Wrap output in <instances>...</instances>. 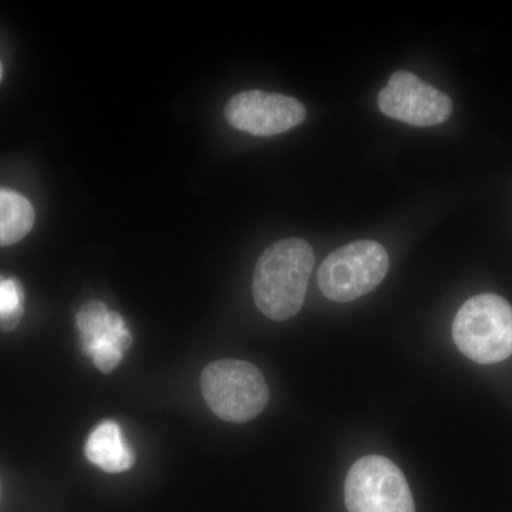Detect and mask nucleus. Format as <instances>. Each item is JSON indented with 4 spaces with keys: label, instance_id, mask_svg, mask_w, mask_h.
<instances>
[{
    "label": "nucleus",
    "instance_id": "1",
    "mask_svg": "<svg viewBox=\"0 0 512 512\" xmlns=\"http://www.w3.org/2000/svg\"><path fill=\"white\" fill-rule=\"evenodd\" d=\"M315 254L308 242L282 239L259 256L252 282V295L266 318L284 322L301 311L308 289Z\"/></svg>",
    "mask_w": 512,
    "mask_h": 512
},
{
    "label": "nucleus",
    "instance_id": "2",
    "mask_svg": "<svg viewBox=\"0 0 512 512\" xmlns=\"http://www.w3.org/2000/svg\"><path fill=\"white\" fill-rule=\"evenodd\" d=\"M453 338L464 356L481 365L507 359L512 355V306L494 293L468 299L454 319Z\"/></svg>",
    "mask_w": 512,
    "mask_h": 512
},
{
    "label": "nucleus",
    "instance_id": "3",
    "mask_svg": "<svg viewBox=\"0 0 512 512\" xmlns=\"http://www.w3.org/2000/svg\"><path fill=\"white\" fill-rule=\"evenodd\" d=\"M205 402L220 419L247 423L264 412L269 387L258 367L244 360L212 362L201 375Z\"/></svg>",
    "mask_w": 512,
    "mask_h": 512
},
{
    "label": "nucleus",
    "instance_id": "4",
    "mask_svg": "<svg viewBox=\"0 0 512 512\" xmlns=\"http://www.w3.org/2000/svg\"><path fill=\"white\" fill-rule=\"evenodd\" d=\"M389 272V255L379 242L356 241L340 247L322 262L319 288L333 302L362 298L382 284Z\"/></svg>",
    "mask_w": 512,
    "mask_h": 512
},
{
    "label": "nucleus",
    "instance_id": "5",
    "mask_svg": "<svg viewBox=\"0 0 512 512\" xmlns=\"http://www.w3.org/2000/svg\"><path fill=\"white\" fill-rule=\"evenodd\" d=\"M345 503L349 512H416L402 470L382 456L353 464L345 481Z\"/></svg>",
    "mask_w": 512,
    "mask_h": 512
},
{
    "label": "nucleus",
    "instance_id": "6",
    "mask_svg": "<svg viewBox=\"0 0 512 512\" xmlns=\"http://www.w3.org/2000/svg\"><path fill=\"white\" fill-rule=\"evenodd\" d=\"M377 104L384 116L414 127L437 126L453 111V101L446 93L404 70L392 74L380 90Z\"/></svg>",
    "mask_w": 512,
    "mask_h": 512
},
{
    "label": "nucleus",
    "instance_id": "7",
    "mask_svg": "<svg viewBox=\"0 0 512 512\" xmlns=\"http://www.w3.org/2000/svg\"><path fill=\"white\" fill-rule=\"evenodd\" d=\"M225 117L237 130L252 136L268 137L299 126L306 119V109L293 97L251 90L228 101Z\"/></svg>",
    "mask_w": 512,
    "mask_h": 512
},
{
    "label": "nucleus",
    "instance_id": "8",
    "mask_svg": "<svg viewBox=\"0 0 512 512\" xmlns=\"http://www.w3.org/2000/svg\"><path fill=\"white\" fill-rule=\"evenodd\" d=\"M76 322L84 352L92 357L94 366L103 373L117 369L133 343L126 320L110 312L104 303L93 301L80 308Z\"/></svg>",
    "mask_w": 512,
    "mask_h": 512
},
{
    "label": "nucleus",
    "instance_id": "9",
    "mask_svg": "<svg viewBox=\"0 0 512 512\" xmlns=\"http://www.w3.org/2000/svg\"><path fill=\"white\" fill-rule=\"evenodd\" d=\"M87 460L106 473H124L134 466V453L116 421L104 420L94 427L84 447Z\"/></svg>",
    "mask_w": 512,
    "mask_h": 512
},
{
    "label": "nucleus",
    "instance_id": "10",
    "mask_svg": "<svg viewBox=\"0 0 512 512\" xmlns=\"http://www.w3.org/2000/svg\"><path fill=\"white\" fill-rule=\"evenodd\" d=\"M35 224V211L23 195L0 188V247L16 244Z\"/></svg>",
    "mask_w": 512,
    "mask_h": 512
},
{
    "label": "nucleus",
    "instance_id": "11",
    "mask_svg": "<svg viewBox=\"0 0 512 512\" xmlns=\"http://www.w3.org/2000/svg\"><path fill=\"white\" fill-rule=\"evenodd\" d=\"M23 315V289L16 279L0 275V329L13 330Z\"/></svg>",
    "mask_w": 512,
    "mask_h": 512
},
{
    "label": "nucleus",
    "instance_id": "12",
    "mask_svg": "<svg viewBox=\"0 0 512 512\" xmlns=\"http://www.w3.org/2000/svg\"><path fill=\"white\" fill-rule=\"evenodd\" d=\"M2 74H3L2 63H0V80H2Z\"/></svg>",
    "mask_w": 512,
    "mask_h": 512
}]
</instances>
